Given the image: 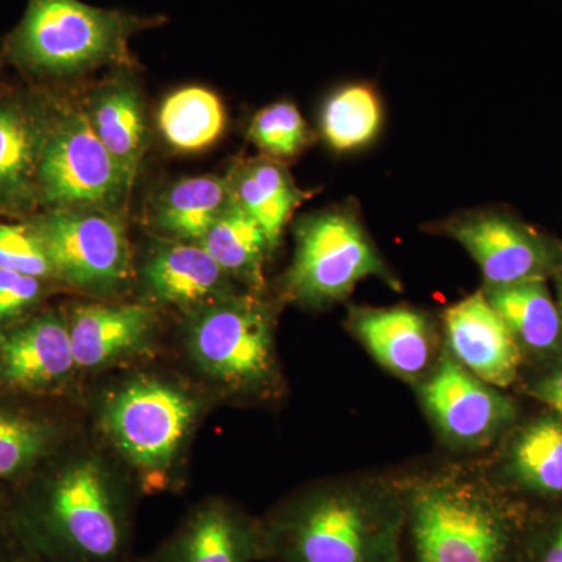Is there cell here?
<instances>
[{
    "mask_svg": "<svg viewBox=\"0 0 562 562\" xmlns=\"http://www.w3.org/2000/svg\"><path fill=\"white\" fill-rule=\"evenodd\" d=\"M3 491L22 546L41 562H131V498L99 458L63 447Z\"/></svg>",
    "mask_w": 562,
    "mask_h": 562,
    "instance_id": "1",
    "label": "cell"
},
{
    "mask_svg": "<svg viewBox=\"0 0 562 562\" xmlns=\"http://www.w3.org/2000/svg\"><path fill=\"white\" fill-rule=\"evenodd\" d=\"M260 522L266 562H405L398 476L322 480L284 498Z\"/></svg>",
    "mask_w": 562,
    "mask_h": 562,
    "instance_id": "2",
    "label": "cell"
},
{
    "mask_svg": "<svg viewBox=\"0 0 562 562\" xmlns=\"http://www.w3.org/2000/svg\"><path fill=\"white\" fill-rule=\"evenodd\" d=\"M405 562H525L532 519L479 465L398 476Z\"/></svg>",
    "mask_w": 562,
    "mask_h": 562,
    "instance_id": "3",
    "label": "cell"
},
{
    "mask_svg": "<svg viewBox=\"0 0 562 562\" xmlns=\"http://www.w3.org/2000/svg\"><path fill=\"white\" fill-rule=\"evenodd\" d=\"M160 24L80 0H29L20 24L2 41L0 60L40 79H65L131 61L128 41Z\"/></svg>",
    "mask_w": 562,
    "mask_h": 562,
    "instance_id": "4",
    "label": "cell"
},
{
    "mask_svg": "<svg viewBox=\"0 0 562 562\" xmlns=\"http://www.w3.org/2000/svg\"><path fill=\"white\" fill-rule=\"evenodd\" d=\"M294 238V258L283 280L288 301L306 308H327L346 301L369 277L402 291V281L350 205L303 217L295 225Z\"/></svg>",
    "mask_w": 562,
    "mask_h": 562,
    "instance_id": "5",
    "label": "cell"
},
{
    "mask_svg": "<svg viewBox=\"0 0 562 562\" xmlns=\"http://www.w3.org/2000/svg\"><path fill=\"white\" fill-rule=\"evenodd\" d=\"M273 310L251 294L227 295L202 306L188 333L194 361L236 394L265 395L279 387Z\"/></svg>",
    "mask_w": 562,
    "mask_h": 562,
    "instance_id": "6",
    "label": "cell"
},
{
    "mask_svg": "<svg viewBox=\"0 0 562 562\" xmlns=\"http://www.w3.org/2000/svg\"><path fill=\"white\" fill-rule=\"evenodd\" d=\"M132 190L85 110L70 105L50 109L38 171L41 205L121 214Z\"/></svg>",
    "mask_w": 562,
    "mask_h": 562,
    "instance_id": "7",
    "label": "cell"
},
{
    "mask_svg": "<svg viewBox=\"0 0 562 562\" xmlns=\"http://www.w3.org/2000/svg\"><path fill=\"white\" fill-rule=\"evenodd\" d=\"M27 224L43 244L55 279L79 290L109 292L131 276V244L121 214L54 209Z\"/></svg>",
    "mask_w": 562,
    "mask_h": 562,
    "instance_id": "8",
    "label": "cell"
},
{
    "mask_svg": "<svg viewBox=\"0 0 562 562\" xmlns=\"http://www.w3.org/2000/svg\"><path fill=\"white\" fill-rule=\"evenodd\" d=\"M198 412V403L187 392L144 379L128 383L110 398L103 425L135 468L162 472L176 460Z\"/></svg>",
    "mask_w": 562,
    "mask_h": 562,
    "instance_id": "9",
    "label": "cell"
},
{
    "mask_svg": "<svg viewBox=\"0 0 562 562\" xmlns=\"http://www.w3.org/2000/svg\"><path fill=\"white\" fill-rule=\"evenodd\" d=\"M414 387L441 441L458 452L490 449L516 425L512 398L462 368L446 350L430 375Z\"/></svg>",
    "mask_w": 562,
    "mask_h": 562,
    "instance_id": "10",
    "label": "cell"
},
{
    "mask_svg": "<svg viewBox=\"0 0 562 562\" xmlns=\"http://www.w3.org/2000/svg\"><path fill=\"white\" fill-rule=\"evenodd\" d=\"M439 232L469 251L484 288L547 280L562 268V244L505 211L462 214L441 222Z\"/></svg>",
    "mask_w": 562,
    "mask_h": 562,
    "instance_id": "11",
    "label": "cell"
},
{
    "mask_svg": "<svg viewBox=\"0 0 562 562\" xmlns=\"http://www.w3.org/2000/svg\"><path fill=\"white\" fill-rule=\"evenodd\" d=\"M346 325L384 371L413 386L430 375L443 351L430 314L413 306H350Z\"/></svg>",
    "mask_w": 562,
    "mask_h": 562,
    "instance_id": "12",
    "label": "cell"
},
{
    "mask_svg": "<svg viewBox=\"0 0 562 562\" xmlns=\"http://www.w3.org/2000/svg\"><path fill=\"white\" fill-rule=\"evenodd\" d=\"M68 319L46 312L0 327V387L52 395L76 371Z\"/></svg>",
    "mask_w": 562,
    "mask_h": 562,
    "instance_id": "13",
    "label": "cell"
},
{
    "mask_svg": "<svg viewBox=\"0 0 562 562\" xmlns=\"http://www.w3.org/2000/svg\"><path fill=\"white\" fill-rule=\"evenodd\" d=\"M443 350L473 375L495 387L516 383L524 353L483 290L442 314Z\"/></svg>",
    "mask_w": 562,
    "mask_h": 562,
    "instance_id": "14",
    "label": "cell"
},
{
    "mask_svg": "<svg viewBox=\"0 0 562 562\" xmlns=\"http://www.w3.org/2000/svg\"><path fill=\"white\" fill-rule=\"evenodd\" d=\"M262 561L260 519L211 498L195 506L149 562Z\"/></svg>",
    "mask_w": 562,
    "mask_h": 562,
    "instance_id": "15",
    "label": "cell"
},
{
    "mask_svg": "<svg viewBox=\"0 0 562 562\" xmlns=\"http://www.w3.org/2000/svg\"><path fill=\"white\" fill-rule=\"evenodd\" d=\"M46 397L0 387V487L27 479L65 447V422Z\"/></svg>",
    "mask_w": 562,
    "mask_h": 562,
    "instance_id": "16",
    "label": "cell"
},
{
    "mask_svg": "<svg viewBox=\"0 0 562 562\" xmlns=\"http://www.w3.org/2000/svg\"><path fill=\"white\" fill-rule=\"evenodd\" d=\"M50 109L24 99L0 101V210L38 205V171Z\"/></svg>",
    "mask_w": 562,
    "mask_h": 562,
    "instance_id": "17",
    "label": "cell"
},
{
    "mask_svg": "<svg viewBox=\"0 0 562 562\" xmlns=\"http://www.w3.org/2000/svg\"><path fill=\"white\" fill-rule=\"evenodd\" d=\"M147 290L158 302L202 306L233 295L232 277L201 244H161L144 266Z\"/></svg>",
    "mask_w": 562,
    "mask_h": 562,
    "instance_id": "18",
    "label": "cell"
},
{
    "mask_svg": "<svg viewBox=\"0 0 562 562\" xmlns=\"http://www.w3.org/2000/svg\"><path fill=\"white\" fill-rule=\"evenodd\" d=\"M505 438L508 439L495 465V482L508 491L561 497L562 419L554 414L538 417Z\"/></svg>",
    "mask_w": 562,
    "mask_h": 562,
    "instance_id": "19",
    "label": "cell"
},
{
    "mask_svg": "<svg viewBox=\"0 0 562 562\" xmlns=\"http://www.w3.org/2000/svg\"><path fill=\"white\" fill-rule=\"evenodd\" d=\"M154 322V310L149 306H77L68 319L77 368H101L138 349L146 341Z\"/></svg>",
    "mask_w": 562,
    "mask_h": 562,
    "instance_id": "20",
    "label": "cell"
},
{
    "mask_svg": "<svg viewBox=\"0 0 562 562\" xmlns=\"http://www.w3.org/2000/svg\"><path fill=\"white\" fill-rule=\"evenodd\" d=\"M85 113L133 188L149 140L138 88L128 77H117L92 94Z\"/></svg>",
    "mask_w": 562,
    "mask_h": 562,
    "instance_id": "21",
    "label": "cell"
},
{
    "mask_svg": "<svg viewBox=\"0 0 562 562\" xmlns=\"http://www.w3.org/2000/svg\"><path fill=\"white\" fill-rule=\"evenodd\" d=\"M227 179L236 205L261 225L276 250L284 225L308 194L299 190L290 171L272 158L236 162Z\"/></svg>",
    "mask_w": 562,
    "mask_h": 562,
    "instance_id": "22",
    "label": "cell"
},
{
    "mask_svg": "<svg viewBox=\"0 0 562 562\" xmlns=\"http://www.w3.org/2000/svg\"><path fill=\"white\" fill-rule=\"evenodd\" d=\"M483 292L508 325L524 357H552L562 349V314L547 280L484 288Z\"/></svg>",
    "mask_w": 562,
    "mask_h": 562,
    "instance_id": "23",
    "label": "cell"
},
{
    "mask_svg": "<svg viewBox=\"0 0 562 562\" xmlns=\"http://www.w3.org/2000/svg\"><path fill=\"white\" fill-rule=\"evenodd\" d=\"M233 205L235 198L227 177L183 179L155 199L151 224L177 241L199 243Z\"/></svg>",
    "mask_w": 562,
    "mask_h": 562,
    "instance_id": "24",
    "label": "cell"
},
{
    "mask_svg": "<svg viewBox=\"0 0 562 562\" xmlns=\"http://www.w3.org/2000/svg\"><path fill=\"white\" fill-rule=\"evenodd\" d=\"M198 244L232 279L241 281L250 290H262L266 258L273 250L261 225L236 202L211 225Z\"/></svg>",
    "mask_w": 562,
    "mask_h": 562,
    "instance_id": "25",
    "label": "cell"
},
{
    "mask_svg": "<svg viewBox=\"0 0 562 562\" xmlns=\"http://www.w3.org/2000/svg\"><path fill=\"white\" fill-rule=\"evenodd\" d=\"M158 127L176 149L198 151L216 143L225 128V110L214 92L201 87L172 92L158 111Z\"/></svg>",
    "mask_w": 562,
    "mask_h": 562,
    "instance_id": "26",
    "label": "cell"
},
{
    "mask_svg": "<svg viewBox=\"0 0 562 562\" xmlns=\"http://www.w3.org/2000/svg\"><path fill=\"white\" fill-rule=\"evenodd\" d=\"M382 122V102L373 88L347 85L325 103L321 131L333 150L351 151L372 143Z\"/></svg>",
    "mask_w": 562,
    "mask_h": 562,
    "instance_id": "27",
    "label": "cell"
},
{
    "mask_svg": "<svg viewBox=\"0 0 562 562\" xmlns=\"http://www.w3.org/2000/svg\"><path fill=\"white\" fill-rule=\"evenodd\" d=\"M247 136L272 160L297 157L313 140L301 111L290 102L273 103L258 111Z\"/></svg>",
    "mask_w": 562,
    "mask_h": 562,
    "instance_id": "28",
    "label": "cell"
},
{
    "mask_svg": "<svg viewBox=\"0 0 562 562\" xmlns=\"http://www.w3.org/2000/svg\"><path fill=\"white\" fill-rule=\"evenodd\" d=\"M0 268L41 280L55 279L46 250L29 224H0Z\"/></svg>",
    "mask_w": 562,
    "mask_h": 562,
    "instance_id": "29",
    "label": "cell"
},
{
    "mask_svg": "<svg viewBox=\"0 0 562 562\" xmlns=\"http://www.w3.org/2000/svg\"><path fill=\"white\" fill-rule=\"evenodd\" d=\"M43 292L44 280L0 268V327L25 317Z\"/></svg>",
    "mask_w": 562,
    "mask_h": 562,
    "instance_id": "30",
    "label": "cell"
},
{
    "mask_svg": "<svg viewBox=\"0 0 562 562\" xmlns=\"http://www.w3.org/2000/svg\"><path fill=\"white\" fill-rule=\"evenodd\" d=\"M525 562H562V509L532 520Z\"/></svg>",
    "mask_w": 562,
    "mask_h": 562,
    "instance_id": "31",
    "label": "cell"
},
{
    "mask_svg": "<svg viewBox=\"0 0 562 562\" xmlns=\"http://www.w3.org/2000/svg\"><path fill=\"white\" fill-rule=\"evenodd\" d=\"M528 394L562 419V362L532 382L528 387Z\"/></svg>",
    "mask_w": 562,
    "mask_h": 562,
    "instance_id": "32",
    "label": "cell"
},
{
    "mask_svg": "<svg viewBox=\"0 0 562 562\" xmlns=\"http://www.w3.org/2000/svg\"><path fill=\"white\" fill-rule=\"evenodd\" d=\"M25 549L11 522L5 491L0 487V562H21Z\"/></svg>",
    "mask_w": 562,
    "mask_h": 562,
    "instance_id": "33",
    "label": "cell"
},
{
    "mask_svg": "<svg viewBox=\"0 0 562 562\" xmlns=\"http://www.w3.org/2000/svg\"><path fill=\"white\" fill-rule=\"evenodd\" d=\"M553 277L557 280V303L562 314V268Z\"/></svg>",
    "mask_w": 562,
    "mask_h": 562,
    "instance_id": "34",
    "label": "cell"
},
{
    "mask_svg": "<svg viewBox=\"0 0 562 562\" xmlns=\"http://www.w3.org/2000/svg\"><path fill=\"white\" fill-rule=\"evenodd\" d=\"M21 562H41L38 558L33 557V554L29 553L27 550H25L24 558H22Z\"/></svg>",
    "mask_w": 562,
    "mask_h": 562,
    "instance_id": "35",
    "label": "cell"
}]
</instances>
